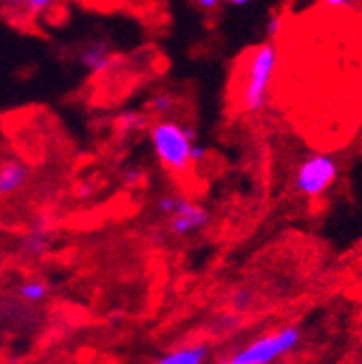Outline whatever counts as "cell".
I'll list each match as a JSON object with an SVG mask.
<instances>
[{
	"instance_id": "6da1fadb",
	"label": "cell",
	"mask_w": 362,
	"mask_h": 364,
	"mask_svg": "<svg viewBox=\"0 0 362 364\" xmlns=\"http://www.w3.org/2000/svg\"><path fill=\"white\" fill-rule=\"evenodd\" d=\"M280 65V50L274 39H267L252 48L243 61L237 87L239 109L245 115H258L269 107L271 85Z\"/></svg>"
},
{
	"instance_id": "7a4b0ae2",
	"label": "cell",
	"mask_w": 362,
	"mask_h": 364,
	"mask_svg": "<svg viewBox=\"0 0 362 364\" xmlns=\"http://www.w3.org/2000/svg\"><path fill=\"white\" fill-rule=\"evenodd\" d=\"M148 136L152 152L163 169L174 176H185L191 169V141L183 132V124L161 117L148 128Z\"/></svg>"
},
{
	"instance_id": "3957f363",
	"label": "cell",
	"mask_w": 362,
	"mask_h": 364,
	"mask_svg": "<svg viewBox=\"0 0 362 364\" xmlns=\"http://www.w3.org/2000/svg\"><path fill=\"white\" fill-rule=\"evenodd\" d=\"M341 176V165L332 152H308L293 171V189L306 200H321Z\"/></svg>"
},
{
	"instance_id": "277c9868",
	"label": "cell",
	"mask_w": 362,
	"mask_h": 364,
	"mask_svg": "<svg viewBox=\"0 0 362 364\" xmlns=\"http://www.w3.org/2000/svg\"><path fill=\"white\" fill-rule=\"evenodd\" d=\"M299 341H302V330L297 326H282L276 332L247 343L237 353H233V358L241 364H274L284 355L293 353Z\"/></svg>"
},
{
	"instance_id": "5b68a950",
	"label": "cell",
	"mask_w": 362,
	"mask_h": 364,
	"mask_svg": "<svg viewBox=\"0 0 362 364\" xmlns=\"http://www.w3.org/2000/svg\"><path fill=\"white\" fill-rule=\"evenodd\" d=\"M169 219V232L174 237H191L200 230H204V228L211 223V213L206 206L198 204L196 200L187 198V196H180L174 213L167 217Z\"/></svg>"
},
{
	"instance_id": "8992f818",
	"label": "cell",
	"mask_w": 362,
	"mask_h": 364,
	"mask_svg": "<svg viewBox=\"0 0 362 364\" xmlns=\"http://www.w3.org/2000/svg\"><path fill=\"white\" fill-rule=\"evenodd\" d=\"M76 59L80 63V68L89 74V76H100L105 72H109V68L113 65L115 53L113 46L107 39H89L87 43H82Z\"/></svg>"
},
{
	"instance_id": "52a82bcc",
	"label": "cell",
	"mask_w": 362,
	"mask_h": 364,
	"mask_svg": "<svg viewBox=\"0 0 362 364\" xmlns=\"http://www.w3.org/2000/svg\"><path fill=\"white\" fill-rule=\"evenodd\" d=\"M31 178L28 167L22 161L0 163V198H11L26 187Z\"/></svg>"
},
{
	"instance_id": "ba28073f",
	"label": "cell",
	"mask_w": 362,
	"mask_h": 364,
	"mask_svg": "<svg viewBox=\"0 0 362 364\" xmlns=\"http://www.w3.org/2000/svg\"><path fill=\"white\" fill-rule=\"evenodd\" d=\"M53 247V237H50V223L37 219V223L22 237L20 241V252L31 258H39L43 254H48Z\"/></svg>"
},
{
	"instance_id": "9c48e42d",
	"label": "cell",
	"mask_w": 362,
	"mask_h": 364,
	"mask_svg": "<svg viewBox=\"0 0 362 364\" xmlns=\"http://www.w3.org/2000/svg\"><path fill=\"white\" fill-rule=\"evenodd\" d=\"M208 358V345L206 343H193L176 347L169 353L161 355L154 364H206Z\"/></svg>"
},
{
	"instance_id": "30bf717a",
	"label": "cell",
	"mask_w": 362,
	"mask_h": 364,
	"mask_svg": "<svg viewBox=\"0 0 362 364\" xmlns=\"http://www.w3.org/2000/svg\"><path fill=\"white\" fill-rule=\"evenodd\" d=\"M113 124H115V128L122 132V134H137V132H142L144 128H146V115L144 113H139V111H122L115 119H113Z\"/></svg>"
},
{
	"instance_id": "8fae6325",
	"label": "cell",
	"mask_w": 362,
	"mask_h": 364,
	"mask_svg": "<svg viewBox=\"0 0 362 364\" xmlns=\"http://www.w3.org/2000/svg\"><path fill=\"white\" fill-rule=\"evenodd\" d=\"M176 102H178V98H176V94L174 91H169V89H161V91H156V94L148 100V111L150 113H154V115H159V117H165L167 113H171L174 111V107H176Z\"/></svg>"
},
{
	"instance_id": "7c38bea8",
	"label": "cell",
	"mask_w": 362,
	"mask_h": 364,
	"mask_svg": "<svg viewBox=\"0 0 362 364\" xmlns=\"http://www.w3.org/2000/svg\"><path fill=\"white\" fill-rule=\"evenodd\" d=\"M48 284L41 282V280H26L20 284L18 293H20V299L22 301H28V304H41L43 299L48 297Z\"/></svg>"
},
{
	"instance_id": "4fadbf2b",
	"label": "cell",
	"mask_w": 362,
	"mask_h": 364,
	"mask_svg": "<svg viewBox=\"0 0 362 364\" xmlns=\"http://www.w3.org/2000/svg\"><path fill=\"white\" fill-rule=\"evenodd\" d=\"M252 301H254V293L247 289V287H241L233 293L230 297V306L237 310V312H247L252 308Z\"/></svg>"
},
{
	"instance_id": "5bb4252c",
	"label": "cell",
	"mask_w": 362,
	"mask_h": 364,
	"mask_svg": "<svg viewBox=\"0 0 362 364\" xmlns=\"http://www.w3.org/2000/svg\"><path fill=\"white\" fill-rule=\"evenodd\" d=\"M178 200H180V196H178V193H174V191H165V193H161V196L154 200L156 213H159V215H163V217H169V215L174 213V208H176Z\"/></svg>"
},
{
	"instance_id": "9a60e30c",
	"label": "cell",
	"mask_w": 362,
	"mask_h": 364,
	"mask_svg": "<svg viewBox=\"0 0 362 364\" xmlns=\"http://www.w3.org/2000/svg\"><path fill=\"white\" fill-rule=\"evenodd\" d=\"M144 178V169L139 165H128L119 171V182L126 187H134V185H139Z\"/></svg>"
},
{
	"instance_id": "2e32d148",
	"label": "cell",
	"mask_w": 362,
	"mask_h": 364,
	"mask_svg": "<svg viewBox=\"0 0 362 364\" xmlns=\"http://www.w3.org/2000/svg\"><path fill=\"white\" fill-rule=\"evenodd\" d=\"M208 161V148L200 141L191 144V169H200Z\"/></svg>"
},
{
	"instance_id": "e0dca14e",
	"label": "cell",
	"mask_w": 362,
	"mask_h": 364,
	"mask_svg": "<svg viewBox=\"0 0 362 364\" xmlns=\"http://www.w3.org/2000/svg\"><path fill=\"white\" fill-rule=\"evenodd\" d=\"M280 31H282V18L280 16H269V20H267V24H265V35L269 37V39H274V37H278L280 35Z\"/></svg>"
},
{
	"instance_id": "ac0fdd59",
	"label": "cell",
	"mask_w": 362,
	"mask_h": 364,
	"mask_svg": "<svg viewBox=\"0 0 362 364\" xmlns=\"http://www.w3.org/2000/svg\"><path fill=\"white\" fill-rule=\"evenodd\" d=\"M191 5L204 14H215L221 7V0H191Z\"/></svg>"
},
{
	"instance_id": "d6986e66",
	"label": "cell",
	"mask_w": 362,
	"mask_h": 364,
	"mask_svg": "<svg viewBox=\"0 0 362 364\" xmlns=\"http://www.w3.org/2000/svg\"><path fill=\"white\" fill-rule=\"evenodd\" d=\"M321 3L336 11H351L356 7V0H321Z\"/></svg>"
},
{
	"instance_id": "ffe728a7",
	"label": "cell",
	"mask_w": 362,
	"mask_h": 364,
	"mask_svg": "<svg viewBox=\"0 0 362 364\" xmlns=\"http://www.w3.org/2000/svg\"><path fill=\"white\" fill-rule=\"evenodd\" d=\"M92 196H94V185H87V182H82V185L76 187V198L87 200V198H92Z\"/></svg>"
},
{
	"instance_id": "44dd1931",
	"label": "cell",
	"mask_w": 362,
	"mask_h": 364,
	"mask_svg": "<svg viewBox=\"0 0 362 364\" xmlns=\"http://www.w3.org/2000/svg\"><path fill=\"white\" fill-rule=\"evenodd\" d=\"M0 3H3V7H7V9H11V11L22 14V7H24L26 0H0Z\"/></svg>"
},
{
	"instance_id": "7402d4cb",
	"label": "cell",
	"mask_w": 362,
	"mask_h": 364,
	"mask_svg": "<svg viewBox=\"0 0 362 364\" xmlns=\"http://www.w3.org/2000/svg\"><path fill=\"white\" fill-rule=\"evenodd\" d=\"M183 132H185V136H187V139H189L191 144L200 141V139H198V130H196L193 124H183Z\"/></svg>"
},
{
	"instance_id": "603a6c76",
	"label": "cell",
	"mask_w": 362,
	"mask_h": 364,
	"mask_svg": "<svg viewBox=\"0 0 362 364\" xmlns=\"http://www.w3.org/2000/svg\"><path fill=\"white\" fill-rule=\"evenodd\" d=\"M221 3L230 5V7H247L252 0H221Z\"/></svg>"
},
{
	"instance_id": "cb8c5ba5",
	"label": "cell",
	"mask_w": 362,
	"mask_h": 364,
	"mask_svg": "<svg viewBox=\"0 0 362 364\" xmlns=\"http://www.w3.org/2000/svg\"><path fill=\"white\" fill-rule=\"evenodd\" d=\"M215 364H241V362H237V360H235V358L230 355V358H223V360H217Z\"/></svg>"
}]
</instances>
